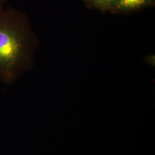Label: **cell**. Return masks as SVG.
Masks as SVG:
<instances>
[{"instance_id": "cell-1", "label": "cell", "mask_w": 155, "mask_h": 155, "mask_svg": "<svg viewBox=\"0 0 155 155\" xmlns=\"http://www.w3.org/2000/svg\"><path fill=\"white\" fill-rule=\"evenodd\" d=\"M38 43L28 15L0 5V82L13 84L32 68Z\"/></svg>"}, {"instance_id": "cell-3", "label": "cell", "mask_w": 155, "mask_h": 155, "mask_svg": "<svg viewBox=\"0 0 155 155\" xmlns=\"http://www.w3.org/2000/svg\"><path fill=\"white\" fill-rule=\"evenodd\" d=\"M86 7L96 9L101 12H108L112 0H83Z\"/></svg>"}, {"instance_id": "cell-2", "label": "cell", "mask_w": 155, "mask_h": 155, "mask_svg": "<svg viewBox=\"0 0 155 155\" xmlns=\"http://www.w3.org/2000/svg\"><path fill=\"white\" fill-rule=\"evenodd\" d=\"M154 5L155 0H112L108 12L116 15L131 14Z\"/></svg>"}, {"instance_id": "cell-4", "label": "cell", "mask_w": 155, "mask_h": 155, "mask_svg": "<svg viewBox=\"0 0 155 155\" xmlns=\"http://www.w3.org/2000/svg\"><path fill=\"white\" fill-rule=\"evenodd\" d=\"M7 0H0V5H5L6 2H7Z\"/></svg>"}]
</instances>
